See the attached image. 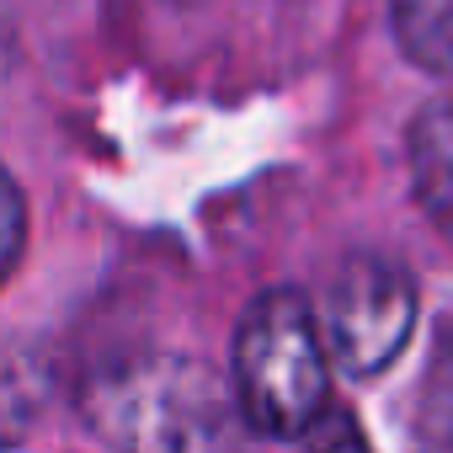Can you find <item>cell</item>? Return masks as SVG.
<instances>
[{"label": "cell", "mask_w": 453, "mask_h": 453, "mask_svg": "<svg viewBox=\"0 0 453 453\" xmlns=\"http://www.w3.org/2000/svg\"><path fill=\"white\" fill-rule=\"evenodd\" d=\"M86 416L112 453H241V395L192 357H134L86 384Z\"/></svg>", "instance_id": "6da1fadb"}, {"label": "cell", "mask_w": 453, "mask_h": 453, "mask_svg": "<svg viewBox=\"0 0 453 453\" xmlns=\"http://www.w3.org/2000/svg\"><path fill=\"white\" fill-rule=\"evenodd\" d=\"M331 342L320 310L299 288H267L235 331V395L262 437H310L331 400Z\"/></svg>", "instance_id": "7a4b0ae2"}, {"label": "cell", "mask_w": 453, "mask_h": 453, "mask_svg": "<svg viewBox=\"0 0 453 453\" xmlns=\"http://www.w3.org/2000/svg\"><path fill=\"white\" fill-rule=\"evenodd\" d=\"M320 320H326L331 357L352 379L384 373L405 352V342H411L416 283H411V273L395 257L357 251V257H347L331 273L326 299H320Z\"/></svg>", "instance_id": "3957f363"}, {"label": "cell", "mask_w": 453, "mask_h": 453, "mask_svg": "<svg viewBox=\"0 0 453 453\" xmlns=\"http://www.w3.org/2000/svg\"><path fill=\"white\" fill-rule=\"evenodd\" d=\"M405 160H411V192H416L421 213L453 246V102H432L416 112Z\"/></svg>", "instance_id": "277c9868"}, {"label": "cell", "mask_w": 453, "mask_h": 453, "mask_svg": "<svg viewBox=\"0 0 453 453\" xmlns=\"http://www.w3.org/2000/svg\"><path fill=\"white\" fill-rule=\"evenodd\" d=\"M400 54L426 75H453V0H389Z\"/></svg>", "instance_id": "5b68a950"}, {"label": "cell", "mask_w": 453, "mask_h": 453, "mask_svg": "<svg viewBox=\"0 0 453 453\" xmlns=\"http://www.w3.org/2000/svg\"><path fill=\"white\" fill-rule=\"evenodd\" d=\"M304 453H373V448H368V437L357 432L352 416H331L326 426L310 432V448Z\"/></svg>", "instance_id": "8992f818"}, {"label": "cell", "mask_w": 453, "mask_h": 453, "mask_svg": "<svg viewBox=\"0 0 453 453\" xmlns=\"http://www.w3.org/2000/svg\"><path fill=\"white\" fill-rule=\"evenodd\" d=\"M22 235H27V203H22V187L6 181V273L22 257Z\"/></svg>", "instance_id": "52a82bcc"}]
</instances>
